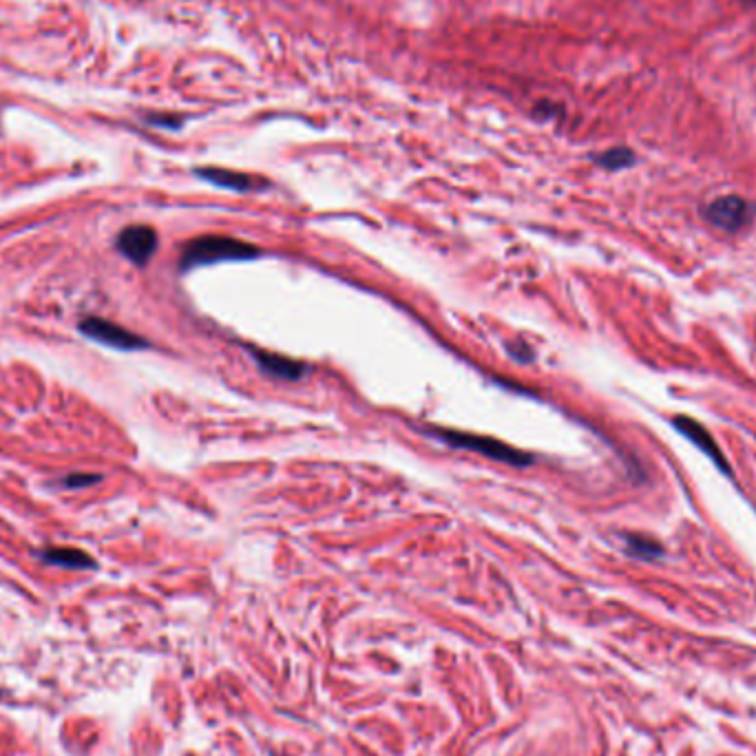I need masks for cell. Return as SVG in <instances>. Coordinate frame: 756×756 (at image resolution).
Segmentation results:
<instances>
[{"instance_id":"cell-1","label":"cell","mask_w":756,"mask_h":756,"mask_svg":"<svg viewBox=\"0 0 756 756\" xmlns=\"http://www.w3.org/2000/svg\"><path fill=\"white\" fill-rule=\"evenodd\" d=\"M259 248L235 237L204 235L188 241L180 257V270L188 272L199 266L224 264V261H250L259 257Z\"/></svg>"},{"instance_id":"cell-8","label":"cell","mask_w":756,"mask_h":756,"mask_svg":"<svg viewBox=\"0 0 756 756\" xmlns=\"http://www.w3.org/2000/svg\"><path fill=\"white\" fill-rule=\"evenodd\" d=\"M252 356H255L257 365L266 374L277 376V378H286V381H299V378L303 376V372H306V365H303V363L294 361V359H288V356L275 354V352L252 350Z\"/></svg>"},{"instance_id":"cell-12","label":"cell","mask_w":756,"mask_h":756,"mask_svg":"<svg viewBox=\"0 0 756 756\" xmlns=\"http://www.w3.org/2000/svg\"><path fill=\"white\" fill-rule=\"evenodd\" d=\"M509 354L513 356V359L524 361V363H529L533 359V352L527 343H518L516 348H509Z\"/></svg>"},{"instance_id":"cell-11","label":"cell","mask_w":756,"mask_h":756,"mask_svg":"<svg viewBox=\"0 0 756 756\" xmlns=\"http://www.w3.org/2000/svg\"><path fill=\"white\" fill-rule=\"evenodd\" d=\"M626 544H628V553L635 555V558H644V560L661 558V546L655 540L642 538V535H628Z\"/></svg>"},{"instance_id":"cell-6","label":"cell","mask_w":756,"mask_h":756,"mask_svg":"<svg viewBox=\"0 0 756 756\" xmlns=\"http://www.w3.org/2000/svg\"><path fill=\"white\" fill-rule=\"evenodd\" d=\"M195 175L202 177V180L208 184L226 188V191H235V193H250V191H259V188H266L264 180H257V177H252L248 173L230 171V168H219V166L197 168Z\"/></svg>"},{"instance_id":"cell-5","label":"cell","mask_w":756,"mask_h":756,"mask_svg":"<svg viewBox=\"0 0 756 756\" xmlns=\"http://www.w3.org/2000/svg\"><path fill=\"white\" fill-rule=\"evenodd\" d=\"M118 250L133 264H149L157 250V233L151 226H129L118 235Z\"/></svg>"},{"instance_id":"cell-13","label":"cell","mask_w":756,"mask_h":756,"mask_svg":"<svg viewBox=\"0 0 756 756\" xmlns=\"http://www.w3.org/2000/svg\"><path fill=\"white\" fill-rule=\"evenodd\" d=\"M98 480H100L98 476H87V474L69 476V478H65V487H84V485H89V482H98Z\"/></svg>"},{"instance_id":"cell-3","label":"cell","mask_w":756,"mask_h":756,"mask_svg":"<svg viewBox=\"0 0 756 756\" xmlns=\"http://www.w3.org/2000/svg\"><path fill=\"white\" fill-rule=\"evenodd\" d=\"M754 213H756V206L739 195L717 197V199H712L710 204L703 206V217H706V222L717 230H723V233H739L741 228H745L752 222Z\"/></svg>"},{"instance_id":"cell-10","label":"cell","mask_w":756,"mask_h":756,"mask_svg":"<svg viewBox=\"0 0 756 756\" xmlns=\"http://www.w3.org/2000/svg\"><path fill=\"white\" fill-rule=\"evenodd\" d=\"M635 153L626 149V146H615V149H608L595 157L597 166L606 168V171H624V168L635 164Z\"/></svg>"},{"instance_id":"cell-15","label":"cell","mask_w":756,"mask_h":756,"mask_svg":"<svg viewBox=\"0 0 756 756\" xmlns=\"http://www.w3.org/2000/svg\"><path fill=\"white\" fill-rule=\"evenodd\" d=\"M739 3H743V5H756V0H739Z\"/></svg>"},{"instance_id":"cell-2","label":"cell","mask_w":756,"mask_h":756,"mask_svg":"<svg viewBox=\"0 0 756 756\" xmlns=\"http://www.w3.org/2000/svg\"><path fill=\"white\" fill-rule=\"evenodd\" d=\"M429 434L456 449L476 451V454L480 456L498 460V462H507V465H513V467H527L533 462L531 454H524L522 449L511 447L491 436H478V434L458 432V429H443V427H432L429 429Z\"/></svg>"},{"instance_id":"cell-9","label":"cell","mask_w":756,"mask_h":756,"mask_svg":"<svg viewBox=\"0 0 756 756\" xmlns=\"http://www.w3.org/2000/svg\"><path fill=\"white\" fill-rule=\"evenodd\" d=\"M40 558L49 564L65 566V569H76V571L93 569V566H96V562L91 560L89 553L78 551V549H47L40 553Z\"/></svg>"},{"instance_id":"cell-4","label":"cell","mask_w":756,"mask_h":756,"mask_svg":"<svg viewBox=\"0 0 756 756\" xmlns=\"http://www.w3.org/2000/svg\"><path fill=\"white\" fill-rule=\"evenodd\" d=\"M80 332L84 336H89L91 341H96L100 345H107V348H115V350H142V348H149V343H146L142 339V336L133 334L129 330H124V328H120V325H115L111 321L98 319V317L84 319L80 323Z\"/></svg>"},{"instance_id":"cell-14","label":"cell","mask_w":756,"mask_h":756,"mask_svg":"<svg viewBox=\"0 0 756 756\" xmlns=\"http://www.w3.org/2000/svg\"><path fill=\"white\" fill-rule=\"evenodd\" d=\"M555 111H558V107H555V104H551V102H542V104H538V109H535V113L542 115V118H553Z\"/></svg>"},{"instance_id":"cell-7","label":"cell","mask_w":756,"mask_h":756,"mask_svg":"<svg viewBox=\"0 0 756 756\" xmlns=\"http://www.w3.org/2000/svg\"><path fill=\"white\" fill-rule=\"evenodd\" d=\"M672 425H675V427L679 429V432L684 434L688 440H692V443H695L701 451H706L708 458H710V460L714 462V465H717L721 471H726L728 476H732V471H730V465H728L726 456L721 454V449L717 447V443H714V438L710 436V432H708L706 427H701V425L697 423V420H692V418H688V416H677V418H672Z\"/></svg>"}]
</instances>
